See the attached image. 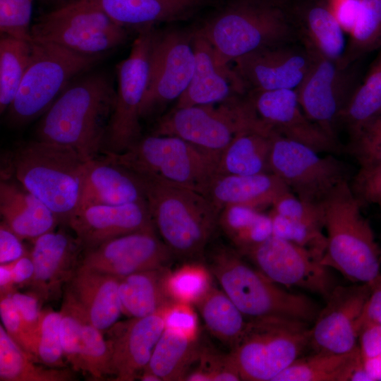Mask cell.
<instances>
[{
  "instance_id": "6da1fadb",
  "label": "cell",
  "mask_w": 381,
  "mask_h": 381,
  "mask_svg": "<svg viewBox=\"0 0 381 381\" xmlns=\"http://www.w3.org/2000/svg\"><path fill=\"white\" fill-rule=\"evenodd\" d=\"M116 90L104 72H92L70 84L41 116L36 139L69 147L87 160L102 152Z\"/></svg>"
},
{
  "instance_id": "7a4b0ae2",
  "label": "cell",
  "mask_w": 381,
  "mask_h": 381,
  "mask_svg": "<svg viewBox=\"0 0 381 381\" xmlns=\"http://www.w3.org/2000/svg\"><path fill=\"white\" fill-rule=\"evenodd\" d=\"M223 291L247 319L278 318L309 324L320 310L310 298L282 289L236 250L219 246L205 255Z\"/></svg>"
},
{
  "instance_id": "3957f363",
  "label": "cell",
  "mask_w": 381,
  "mask_h": 381,
  "mask_svg": "<svg viewBox=\"0 0 381 381\" xmlns=\"http://www.w3.org/2000/svg\"><path fill=\"white\" fill-rule=\"evenodd\" d=\"M90 161L69 147L36 139L15 150L11 168L19 184L68 226Z\"/></svg>"
},
{
  "instance_id": "277c9868",
  "label": "cell",
  "mask_w": 381,
  "mask_h": 381,
  "mask_svg": "<svg viewBox=\"0 0 381 381\" xmlns=\"http://www.w3.org/2000/svg\"><path fill=\"white\" fill-rule=\"evenodd\" d=\"M138 176L156 231L174 258L186 262L204 260L220 212L199 192Z\"/></svg>"
},
{
  "instance_id": "5b68a950",
  "label": "cell",
  "mask_w": 381,
  "mask_h": 381,
  "mask_svg": "<svg viewBox=\"0 0 381 381\" xmlns=\"http://www.w3.org/2000/svg\"><path fill=\"white\" fill-rule=\"evenodd\" d=\"M350 183L324 204L327 247L322 263L348 279L372 284L381 273V247Z\"/></svg>"
},
{
  "instance_id": "8992f818",
  "label": "cell",
  "mask_w": 381,
  "mask_h": 381,
  "mask_svg": "<svg viewBox=\"0 0 381 381\" xmlns=\"http://www.w3.org/2000/svg\"><path fill=\"white\" fill-rule=\"evenodd\" d=\"M220 66L257 49L282 44L292 34L284 12L265 0H236L199 29Z\"/></svg>"
},
{
  "instance_id": "52a82bcc",
  "label": "cell",
  "mask_w": 381,
  "mask_h": 381,
  "mask_svg": "<svg viewBox=\"0 0 381 381\" xmlns=\"http://www.w3.org/2000/svg\"><path fill=\"white\" fill-rule=\"evenodd\" d=\"M102 155L140 177L203 195L216 174L209 155L174 135L141 137L122 152Z\"/></svg>"
},
{
  "instance_id": "ba28073f",
  "label": "cell",
  "mask_w": 381,
  "mask_h": 381,
  "mask_svg": "<svg viewBox=\"0 0 381 381\" xmlns=\"http://www.w3.org/2000/svg\"><path fill=\"white\" fill-rule=\"evenodd\" d=\"M104 55H87L61 45L32 40L30 60L15 98L6 111L11 127L42 116L75 76L97 64Z\"/></svg>"
},
{
  "instance_id": "9c48e42d",
  "label": "cell",
  "mask_w": 381,
  "mask_h": 381,
  "mask_svg": "<svg viewBox=\"0 0 381 381\" xmlns=\"http://www.w3.org/2000/svg\"><path fill=\"white\" fill-rule=\"evenodd\" d=\"M248 96L214 104L174 108L157 122L152 134L174 135L195 146L217 164L240 132L264 128Z\"/></svg>"
},
{
  "instance_id": "30bf717a",
  "label": "cell",
  "mask_w": 381,
  "mask_h": 381,
  "mask_svg": "<svg viewBox=\"0 0 381 381\" xmlns=\"http://www.w3.org/2000/svg\"><path fill=\"white\" fill-rule=\"evenodd\" d=\"M307 323L278 318L248 319L230 351L241 380L273 381L310 345Z\"/></svg>"
},
{
  "instance_id": "8fae6325",
  "label": "cell",
  "mask_w": 381,
  "mask_h": 381,
  "mask_svg": "<svg viewBox=\"0 0 381 381\" xmlns=\"http://www.w3.org/2000/svg\"><path fill=\"white\" fill-rule=\"evenodd\" d=\"M31 35L35 41L87 55H104L128 37L127 30L112 21L95 0H77L41 15L32 25Z\"/></svg>"
},
{
  "instance_id": "7c38bea8",
  "label": "cell",
  "mask_w": 381,
  "mask_h": 381,
  "mask_svg": "<svg viewBox=\"0 0 381 381\" xmlns=\"http://www.w3.org/2000/svg\"><path fill=\"white\" fill-rule=\"evenodd\" d=\"M271 173L299 199L314 205L325 202L350 183V169L332 154L322 156L313 148L272 131Z\"/></svg>"
},
{
  "instance_id": "4fadbf2b",
  "label": "cell",
  "mask_w": 381,
  "mask_h": 381,
  "mask_svg": "<svg viewBox=\"0 0 381 381\" xmlns=\"http://www.w3.org/2000/svg\"><path fill=\"white\" fill-rule=\"evenodd\" d=\"M154 28L139 31L128 57L116 66L117 87L114 111L101 153H120L141 137L140 109L150 73Z\"/></svg>"
},
{
  "instance_id": "5bb4252c",
  "label": "cell",
  "mask_w": 381,
  "mask_h": 381,
  "mask_svg": "<svg viewBox=\"0 0 381 381\" xmlns=\"http://www.w3.org/2000/svg\"><path fill=\"white\" fill-rule=\"evenodd\" d=\"M193 33L181 30L155 32L150 61L147 86L140 109V118L150 116L187 88L195 68Z\"/></svg>"
},
{
  "instance_id": "9a60e30c",
  "label": "cell",
  "mask_w": 381,
  "mask_h": 381,
  "mask_svg": "<svg viewBox=\"0 0 381 381\" xmlns=\"http://www.w3.org/2000/svg\"><path fill=\"white\" fill-rule=\"evenodd\" d=\"M241 254L278 284L298 287L325 299L335 287L329 267L321 258L274 236Z\"/></svg>"
},
{
  "instance_id": "2e32d148",
  "label": "cell",
  "mask_w": 381,
  "mask_h": 381,
  "mask_svg": "<svg viewBox=\"0 0 381 381\" xmlns=\"http://www.w3.org/2000/svg\"><path fill=\"white\" fill-rule=\"evenodd\" d=\"M313 55L312 66L296 89L298 102L313 123L338 140L337 126L356 89H352L349 66Z\"/></svg>"
},
{
  "instance_id": "e0dca14e",
  "label": "cell",
  "mask_w": 381,
  "mask_h": 381,
  "mask_svg": "<svg viewBox=\"0 0 381 381\" xmlns=\"http://www.w3.org/2000/svg\"><path fill=\"white\" fill-rule=\"evenodd\" d=\"M156 230L131 233L83 252L79 265L123 278L141 271L170 267L174 260Z\"/></svg>"
},
{
  "instance_id": "ac0fdd59",
  "label": "cell",
  "mask_w": 381,
  "mask_h": 381,
  "mask_svg": "<svg viewBox=\"0 0 381 381\" xmlns=\"http://www.w3.org/2000/svg\"><path fill=\"white\" fill-rule=\"evenodd\" d=\"M371 284L335 286L310 328V346L315 351L345 353L356 349L361 316Z\"/></svg>"
},
{
  "instance_id": "d6986e66",
  "label": "cell",
  "mask_w": 381,
  "mask_h": 381,
  "mask_svg": "<svg viewBox=\"0 0 381 381\" xmlns=\"http://www.w3.org/2000/svg\"><path fill=\"white\" fill-rule=\"evenodd\" d=\"M255 111L271 131L306 145L319 153L338 155L341 148L304 113L296 90L282 89L249 92Z\"/></svg>"
},
{
  "instance_id": "ffe728a7",
  "label": "cell",
  "mask_w": 381,
  "mask_h": 381,
  "mask_svg": "<svg viewBox=\"0 0 381 381\" xmlns=\"http://www.w3.org/2000/svg\"><path fill=\"white\" fill-rule=\"evenodd\" d=\"M314 60L308 52L278 44L236 59L233 70L246 91L296 90Z\"/></svg>"
},
{
  "instance_id": "44dd1931",
  "label": "cell",
  "mask_w": 381,
  "mask_h": 381,
  "mask_svg": "<svg viewBox=\"0 0 381 381\" xmlns=\"http://www.w3.org/2000/svg\"><path fill=\"white\" fill-rule=\"evenodd\" d=\"M164 310L143 318L115 323L107 342L111 352V375L116 381L138 379L147 366L164 328Z\"/></svg>"
},
{
  "instance_id": "7402d4cb",
  "label": "cell",
  "mask_w": 381,
  "mask_h": 381,
  "mask_svg": "<svg viewBox=\"0 0 381 381\" xmlns=\"http://www.w3.org/2000/svg\"><path fill=\"white\" fill-rule=\"evenodd\" d=\"M68 226L74 232L83 251L119 236L156 230L146 200L85 207L75 214Z\"/></svg>"
},
{
  "instance_id": "603a6c76",
  "label": "cell",
  "mask_w": 381,
  "mask_h": 381,
  "mask_svg": "<svg viewBox=\"0 0 381 381\" xmlns=\"http://www.w3.org/2000/svg\"><path fill=\"white\" fill-rule=\"evenodd\" d=\"M83 247L77 238L61 229L47 232L33 241L30 253L35 272L31 291L42 301L56 299L77 268Z\"/></svg>"
},
{
  "instance_id": "cb8c5ba5",
  "label": "cell",
  "mask_w": 381,
  "mask_h": 381,
  "mask_svg": "<svg viewBox=\"0 0 381 381\" xmlns=\"http://www.w3.org/2000/svg\"><path fill=\"white\" fill-rule=\"evenodd\" d=\"M195 68L191 80L177 99L175 108L212 104L241 95L246 91L234 71L215 61L212 48L199 31L193 33Z\"/></svg>"
},
{
  "instance_id": "d4e9b609",
  "label": "cell",
  "mask_w": 381,
  "mask_h": 381,
  "mask_svg": "<svg viewBox=\"0 0 381 381\" xmlns=\"http://www.w3.org/2000/svg\"><path fill=\"white\" fill-rule=\"evenodd\" d=\"M144 200L145 192L140 178L103 155L89 162L77 212L92 205Z\"/></svg>"
},
{
  "instance_id": "484cf974",
  "label": "cell",
  "mask_w": 381,
  "mask_h": 381,
  "mask_svg": "<svg viewBox=\"0 0 381 381\" xmlns=\"http://www.w3.org/2000/svg\"><path fill=\"white\" fill-rule=\"evenodd\" d=\"M67 292L101 331L113 326L122 313L119 278L78 265L66 283Z\"/></svg>"
},
{
  "instance_id": "4316f807",
  "label": "cell",
  "mask_w": 381,
  "mask_h": 381,
  "mask_svg": "<svg viewBox=\"0 0 381 381\" xmlns=\"http://www.w3.org/2000/svg\"><path fill=\"white\" fill-rule=\"evenodd\" d=\"M288 191L286 185L277 175L265 173L255 175L215 174L205 195L221 212L231 205H242L261 210L272 206Z\"/></svg>"
},
{
  "instance_id": "83f0119b",
  "label": "cell",
  "mask_w": 381,
  "mask_h": 381,
  "mask_svg": "<svg viewBox=\"0 0 381 381\" xmlns=\"http://www.w3.org/2000/svg\"><path fill=\"white\" fill-rule=\"evenodd\" d=\"M0 214L2 222L13 233L32 242L60 224L40 199L20 184L5 180L0 183Z\"/></svg>"
},
{
  "instance_id": "f1b7e54d",
  "label": "cell",
  "mask_w": 381,
  "mask_h": 381,
  "mask_svg": "<svg viewBox=\"0 0 381 381\" xmlns=\"http://www.w3.org/2000/svg\"><path fill=\"white\" fill-rule=\"evenodd\" d=\"M119 26L138 31L186 19L207 0H95Z\"/></svg>"
},
{
  "instance_id": "f546056e",
  "label": "cell",
  "mask_w": 381,
  "mask_h": 381,
  "mask_svg": "<svg viewBox=\"0 0 381 381\" xmlns=\"http://www.w3.org/2000/svg\"><path fill=\"white\" fill-rule=\"evenodd\" d=\"M170 267L147 270L119 278L122 313L143 318L165 310L176 301L167 289Z\"/></svg>"
},
{
  "instance_id": "4dcf8cb0",
  "label": "cell",
  "mask_w": 381,
  "mask_h": 381,
  "mask_svg": "<svg viewBox=\"0 0 381 381\" xmlns=\"http://www.w3.org/2000/svg\"><path fill=\"white\" fill-rule=\"evenodd\" d=\"M272 131L267 128L238 133L222 153L216 174L255 175L271 173Z\"/></svg>"
},
{
  "instance_id": "1f68e13d",
  "label": "cell",
  "mask_w": 381,
  "mask_h": 381,
  "mask_svg": "<svg viewBox=\"0 0 381 381\" xmlns=\"http://www.w3.org/2000/svg\"><path fill=\"white\" fill-rule=\"evenodd\" d=\"M362 365L359 347L345 353L318 351L297 358L273 381H347Z\"/></svg>"
},
{
  "instance_id": "d6a6232c",
  "label": "cell",
  "mask_w": 381,
  "mask_h": 381,
  "mask_svg": "<svg viewBox=\"0 0 381 381\" xmlns=\"http://www.w3.org/2000/svg\"><path fill=\"white\" fill-rule=\"evenodd\" d=\"M200 337L165 327L144 370L150 371L163 381H181L195 363Z\"/></svg>"
},
{
  "instance_id": "836d02e7",
  "label": "cell",
  "mask_w": 381,
  "mask_h": 381,
  "mask_svg": "<svg viewBox=\"0 0 381 381\" xmlns=\"http://www.w3.org/2000/svg\"><path fill=\"white\" fill-rule=\"evenodd\" d=\"M194 305L207 331L231 351L246 329V316L222 289L212 285Z\"/></svg>"
},
{
  "instance_id": "e575fe53",
  "label": "cell",
  "mask_w": 381,
  "mask_h": 381,
  "mask_svg": "<svg viewBox=\"0 0 381 381\" xmlns=\"http://www.w3.org/2000/svg\"><path fill=\"white\" fill-rule=\"evenodd\" d=\"M37 363L1 325V381H71L75 378L72 369L43 367Z\"/></svg>"
},
{
  "instance_id": "d590c367",
  "label": "cell",
  "mask_w": 381,
  "mask_h": 381,
  "mask_svg": "<svg viewBox=\"0 0 381 381\" xmlns=\"http://www.w3.org/2000/svg\"><path fill=\"white\" fill-rule=\"evenodd\" d=\"M219 226L239 253L259 244L272 236V223L269 214L261 210L242 206L224 207L219 214Z\"/></svg>"
},
{
  "instance_id": "8d00e7d4",
  "label": "cell",
  "mask_w": 381,
  "mask_h": 381,
  "mask_svg": "<svg viewBox=\"0 0 381 381\" xmlns=\"http://www.w3.org/2000/svg\"><path fill=\"white\" fill-rule=\"evenodd\" d=\"M304 32L308 51L341 64L346 50L343 27L328 8L315 6L308 11Z\"/></svg>"
},
{
  "instance_id": "74e56055",
  "label": "cell",
  "mask_w": 381,
  "mask_h": 381,
  "mask_svg": "<svg viewBox=\"0 0 381 381\" xmlns=\"http://www.w3.org/2000/svg\"><path fill=\"white\" fill-rule=\"evenodd\" d=\"M32 41L28 42L7 35L0 39V112L7 111L28 66Z\"/></svg>"
},
{
  "instance_id": "f35d334b",
  "label": "cell",
  "mask_w": 381,
  "mask_h": 381,
  "mask_svg": "<svg viewBox=\"0 0 381 381\" xmlns=\"http://www.w3.org/2000/svg\"><path fill=\"white\" fill-rule=\"evenodd\" d=\"M363 83L356 87L341 116L350 136L381 110V47Z\"/></svg>"
},
{
  "instance_id": "ab89813d",
  "label": "cell",
  "mask_w": 381,
  "mask_h": 381,
  "mask_svg": "<svg viewBox=\"0 0 381 381\" xmlns=\"http://www.w3.org/2000/svg\"><path fill=\"white\" fill-rule=\"evenodd\" d=\"M381 47V0H360L341 65L349 67L369 52Z\"/></svg>"
},
{
  "instance_id": "60d3db41",
  "label": "cell",
  "mask_w": 381,
  "mask_h": 381,
  "mask_svg": "<svg viewBox=\"0 0 381 381\" xmlns=\"http://www.w3.org/2000/svg\"><path fill=\"white\" fill-rule=\"evenodd\" d=\"M186 380L238 381L241 377L231 351L223 352L200 337L198 357Z\"/></svg>"
},
{
  "instance_id": "b9f144b4",
  "label": "cell",
  "mask_w": 381,
  "mask_h": 381,
  "mask_svg": "<svg viewBox=\"0 0 381 381\" xmlns=\"http://www.w3.org/2000/svg\"><path fill=\"white\" fill-rule=\"evenodd\" d=\"M212 274L201 262H187L170 272L167 289L176 302L194 305L210 288Z\"/></svg>"
},
{
  "instance_id": "7bdbcfd3",
  "label": "cell",
  "mask_w": 381,
  "mask_h": 381,
  "mask_svg": "<svg viewBox=\"0 0 381 381\" xmlns=\"http://www.w3.org/2000/svg\"><path fill=\"white\" fill-rule=\"evenodd\" d=\"M60 336L64 356L74 372L85 374L84 346L78 307L65 291L61 309Z\"/></svg>"
},
{
  "instance_id": "ee69618b",
  "label": "cell",
  "mask_w": 381,
  "mask_h": 381,
  "mask_svg": "<svg viewBox=\"0 0 381 381\" xmlns=\"http://www.w3.org/2000/svg\"><path fill=\"white\" fill-rule=\"evenodd\" d=\"M61 311L42 310L39 329L35 337L34 356L37 363L52 368H65L60 336Z\"/></svg>"
},
{
  "instance_id": "f6af8a7d",
  "label": "cell",
  "mask_w": 381,
  "mask_h": 381,
  "mask_svg": "<svg viewBox=\"0 0 381 381\" xmlns=\"http://www.w3.org/2000/svg\"><path fill=\"white\" fill-rule=\"evenodd\" d=\"M272 236L305 248L322 260L327 247L323 229L283 217L272 210L269 213Z\"/></svg>"
},
{
  "instance_id": "bcb514c9",
  "label": "cell",
  "mask_w": 381,
  "mask_h": 381,
  "mask_svg": "<svg viewBox=\"0 0 381 381\" xmlns=\"http://www.w3.org/2000/svg\"><path fill=\"white\" fill-rule=\"evenodd\" d=\"M348 150L360 167L381 162V110L351 136Z\"/></svg>"
},
{
  "instance_id": "7dc6e473",
  "label": "cell",
  "mask_w": 381,
  "mask_h": 381,
  "mask_svg": "<svg viewBox=\"0 0 381 381\" xmlns=\"http://www.w3.org/2000/svg\"><path fill=\"white\" fill-rule=\"evenodd\" d=\"M34 0H0V32L32 42L30 20Z\"/></svg>"
},
{
  "instance_id": "c3c4849f",
  "label": "cell",
  "mask_w": 381,
  "mask_h": 381,
  "mask_svg": "<svg viewBox=\"0 0 381 381\" xmlns=\"http://www.w3.org/2000/svg\"><path fill=\"white\" fill-rule=\"evenodd\" d=\"M272 210L290 219L321 229H325L324 205H314L299 199L288 191L272 206Z\"/></svg>"
},
{
  "instance_id": "681fc988",
  "label": "cell",
  "mask_w": 381,
  "mask_h": 381,
  "mask_svg": "<svg viewBox=\"0 0 381 381\" xmlns=\"http://www.w3.org/2000/svg\"><path fill=\"white\" fill-rule=\"evenodd\" d=\"M350 187L362 206L381 205V162L360 167L352 176Z\"/></svg>"
},
{
  "instance_id": "f907efd6",
  "label": "cell",
  "mask_w": 381,
  "mask_h": 381,
  "mask_svg": "<svg viewBox=\"0 0 381 381\" xmlns=\"http://www.w3.org/2000/svg\"><path fill=\"white\" fill-rule=\"evenodd\" d=\"M0 316L6 332L35 361L34 340L27 330L10 294H0Z\"/></svg>"
},
{
  "instance_id": "816d5d0a",
  "label": "cell",
  "mask_w": 381,
  "mask_h": 381,
  "mask_svg": "<svg viewBox=\"0 0 381 381\" xmlns=\"http://www.w3.org/2000/svg\"><path fill=\"white\" fill-rule=\"evenodd\" d=\"M10 295L35 344V337L40 325L42 312L41 303L43 301L37 294L31 290L22 293L16 289Z\"/></svg>"
},
{
  "instance_id": "f5cc1de1",
  "label": "cell",
  "mask_w": 381,
  "mask_h": 381,
  "mask_svg": "<svg viewBox=\"0 0 381 381\" xmlns=\"http://www.w3.org/2000/svg\"><path fill=\"white\" fill-rule=\"evenodd\" d=\"M165 327L183 333L198 335V320L193 305L175 302L164 310Z\"/></svg>"
},
{
  "instance_id": "db71d44e",
  "label": "cell",
  "mask_w": 381,
  "mask_h": 381,
  "mask_svg": "<svg viewBox=\"0 0 381 381\" xmlns=\"http://www.w3.org/2000/svg\"><path fill=\"white\" fill-rule=\"evenodd\" d=\"M22 239L13 233L4 222L0 225V263L15 261L28 254Z\"/></svg>"
},
{
  "instance_id": "11a10c76",
  "label": "cell",
  "mask_w": 381,
  "mask_h": 381,
  "mask_svg": "<svg viewBox=\"0 0 381 381\" xmlns=\"http://www.w3.org/2000/svg\"><path fill=\"white\" fill-rule=\"evenodd\" d=\"M361 329L367 325H381V273L371 284V290L361 316Z\"/></svg>"
},
{
  "instance_id": "9f6ffc18",
  "label": "cell",
  "mask_w": 381,
  "mask_h": 381,
  "mask_svg": "<svg viewBox=\"0 0 381 381\" xmlns=\"http://www.w3.org/2000/svg\"><path fill=\"white\" fill-rule=\"evenodd\" d=\"M358 339L363 359L381 355V325L371 324L363 326Z\"/></svg>"
},
{
  "instance_id": "6f0895ef",
  "label": "cell",
  "mask_w": 381,
  "mask_h": 381,
  "mask_svg": "<svg viewBox=\"0 0 381 381\" xmlns=\"http://www.w3.org/2000/svg\"><path fill=\"white\" fill-rule=\"evenodd\" d=\"M35 272L30 253L12 262V277L16 287L29 286Z\"/></svg>"
},
{
  "instance_id": "680465c9",
  "label": "cell",
  "mask_w": 381,
  "mask_h": 381,
  "mask_svg": "<svg viewBox=\"0 0 381 381\" xmlns=\"http://www.w3.org/2000/svg\"><path fill=\"white\" fill-rule=\"evenodd\" d=\"M360 6V0H344L339 5L337 18L341 25L351 30L357 18Z\"/></svg>"
},
{
  "instance_id": "91938a15",
  "label": "cell",
  "mask_w": 381,
  "mask_h": 381,
  "mask_svg": "<svg viewBox=\"0 0 381 381\" xmlns=\"http://www.w3.org/2000/svg\"><path fill=\"white\" fill-rule=\"evenodd\" d=\"M16 290L12 277V262L0 265V294H11Z\"/></svg>"
},
{
  "instance_id": "94428289",
  "label": "cell",
  "mask_w": 381,
  "mask_h": 381,
  "mask_svg": "<svg viewBox=\"0 0 381 381\" xmlns=\"http://www.w3.org/2000/svg\"><path fill=\"white\" fill-rule=\"evenodd\" d=\"M363 366L372 380H381V355L370 358H362Z\"/></svg>"
},
{
  "instance_id": "6125c7cd",
  "label": "cell",
  "mask_w": 381,
  "mask_h": 381,
  "mask_svg": "<svg viewBox=\"0 0 381 381\" xmlns=\"http://www.w3.org/2000/svg\"><path fill=\"white\" fill-rule=\"evenodd\" d=\"M42 3L53 7L52 10L61 8L67 4H71L77 0H40Z\"/></svg>"
},
{
  "instance_id": "be15d7a7",
  "label": "cell",
  "mask_w": 381,
  "mask_h": 381,
  "mask_svg": "<svg viewBox=\"0 0 381 381\" xmlns=\"http://www.w3.org/2000/svg\"><path fill=\"white\" fill-rule=\"evenodd\" d=\"M138 379L143 381H162L159 376L147 370H144Z\"/></svg>"
}]
</instances>
